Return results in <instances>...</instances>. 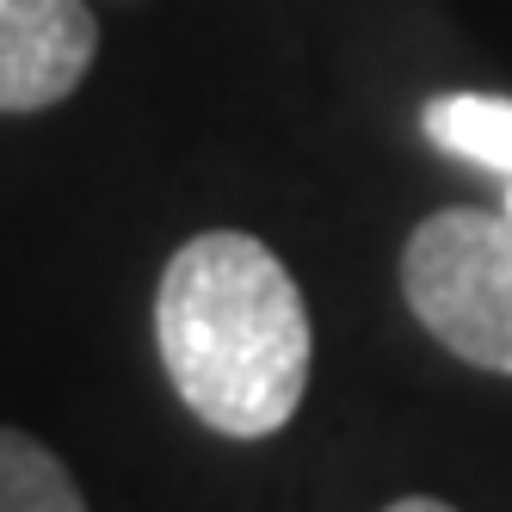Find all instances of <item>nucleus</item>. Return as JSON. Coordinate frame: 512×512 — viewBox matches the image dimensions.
<instances>
[{
  "label": "nucleus",
  "instance_id": "nucleus-6",
  "mask_svg": "<svg viewBox=\"0 0 512 512\" xmlns=\"http://www.w3.org/2000/svg\"><path fill=\"white\" fill-rule=\"evenodd\" d=\"M389 512H457V506H445V500H432V494H408V500H395Z\"/></svg>",
  "mask_w": 512,
  "mask_h": 512
},
{
  "label": "nucleus",
  "instance_id": "nucleus-1",
  "mask_svg": "<svg viewBox=\"0 0 512 512\" xmlns=\"http://www.w3.org/2000/svg\"><path fill=\"white\" fill-rule=\"evenodd\" d=\"M155 340L179 401L223 438H272L309 389L303 290L266 241L235 229H210L167 260Z\"/></svg>",
  "mask_w": 512,
  "mask_h": 512
},
{
  "label": "nucleus",
  "instance_id": "nucleus-2",
  "mask_svg": "<svg viewBox=\"0 0 512 512\" xmlns=\"http://www.w3.org/2000/svg\"><path fill=\"white\" fill-rule=\"evenodd\" d=\"M401 290L420 327L475 371L512 377V216L438 210L408 235Z\"/></svg>",
  "mask_w": 512,
  "mask_h": 512
},
{
  "label": "nucleus",
  "instance_id": "nucleus-5",
  "mask_svg": "<svg viewBox=\"0 0 512 512\" xmlns=\"http://www.w3.org/2000/svg\"><path fill=\"white\" fill-rule=\"evenodd\" d=\"M0 512H87V500L50 445L0 426Z\"/></svg>",
  "mask_w": 512,
  "mask_h": 512
},
{
  "label": "nucleus",
  "instance_id": "nucleus-4",
  "mask_svg": "<svg viewBox=\"0 0 512 512\" xmlns=\"http://www.w3.org/2000/svg\"><path fill=\"white\" fill-rule=\"evenodd\" d=\"M426 142L445 155H463L475 167H494L512 179V99L494 93H438L426 112Z\"/></svg>",
  "mask_w": 512,
  "mask_h": 512
},
{
  "label": "nucleus",
  "instance_id": "nucleus-7",
  "mask_svg": "<svg viewBox=\"0 0 512 512\" xmlns=\"http://www.w3.org/2000/svg\"><path fill=\"white\" fill-rule=\"evenodd\" d=\"M506 216H512V198H506Z\"/></svg>",
  "mask_w": 512,
  "mask_h": 512
},
{
  "label": "nucleus",
  "instance_id": "nucleus-3",
  "mask_svg": "<svg viewBox=\"0 0 512 512\" xmlns=\"http://www.w3.org/2000/svg\"><path fill=\"white\" fill-rule=\"evenodd\" d=\"M99 25L87 0H0V112H44L87 81Z\"/></svg>",
  "mask_w": 512,
  "mask_h": 512
}]
</instances>
